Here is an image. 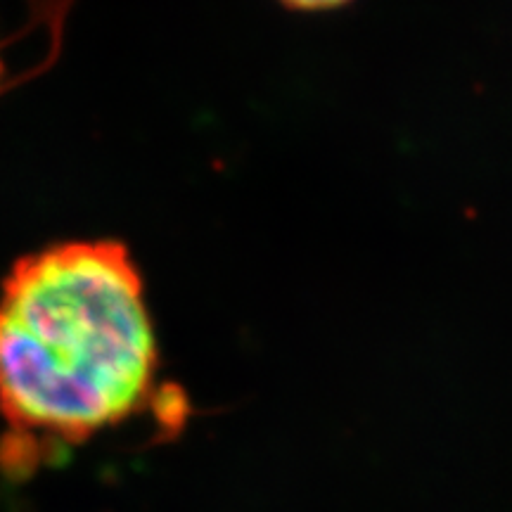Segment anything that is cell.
<instances>
[{
    "label": "cell",
    "mask_w": 512,
    "mask_h": 512,
    "mask_svg": "<svg viewBox=\"0 0 512 512\" xmlns=\"http://www.w3.org/2000/svg\"><path fill=\"white\" fill-rule=\"evenodd\" d=\"M157 337L119 242H67L0 292V413L17 439L76 444L152 399Z\"/></svg>",
    "instance_id": "1"
},
{
    "label": "cell",
    "mask_w": 512,
    "mask_h": 512,
    "mask_svg": "<svg viewBox=\"0 0 512 512\" xmlns=\"http://www.w3.org/2000/svg\"><path fill=\"white\" fill-rule=\"evenodd\" d=\"M0 74H3V62H0Z\"/></svg>",
    "instance_id": "2"
}]
</instances>
